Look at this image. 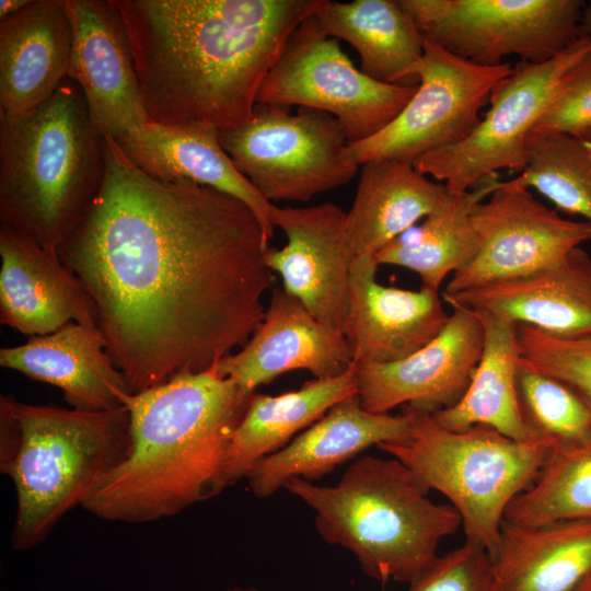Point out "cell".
Returning <instances> with one entry per match:
<instances>
[{
    "mask_svg": "<svg viewBox=\"0 0 591 591\" xmlns=\"http://www.w3.org/2000/svg\"><path fill=\"white\" fill-rule=\"evenodd\" d=\"M104 151L101 189L57 254L92 299L106 350L136 394L205 371L250 340L274 283L270 242L239 199L150 176L113 137Z\"/></svg>",
    "mask_w": 591,
    "mask_h": 591,
    "instance_id": "6da1fadb",
    "label": "cell"
},
{
    "mask_svg": "<svg viewBox=\"0 0 591 591\" xmlns=\"http://www.w3.org/2000/svg\"><path fill=\"white\" fill-rule=\"evenodd\" d=\"M129 37L143 106L164 126L250 120L291 33L326 0H112Z\"/></svg>",
    "mask_w": 591,
    "mask_h": 591,
    "instance_id": "7a4b0ae2",
    "label": "cell"
},
{
    "mask_svg": "<svg viewBox=\"0 0 591 591\" xmlns=\"http://www.w3.org/2000/svg\"><path fill=\"white\" fill-rule=\"evenodd\" d=\"M218 363L126 395L131 453L84 510L106 521L146 523L217 496L231 437L254 394L222 376Z\"/></svg>",
    "mask_w": 591,
    "mask_h": 591,
    "instance_id": "3957f363",
    "label": "cell"
},
{
    "mask_svg": "<svg viewBox=\"0 0 591 591\" xmlns=\"http://www.w3.org/2000/svg\"><path fill=\"white\" fill-rule=\"evenodd\" d=\"M126 406L85 412L0 397V470L16 491L15 551L42 544L131 453Z\"/></svg>",
    "mask_w": 591,
    "mask_h": 591,
    "instance_id": "277c9868",
    "label": "cell"
},
{
    "mask_svg": "<svg viewBox=\"0 0 591 591\" xmlns=\"http://www.w3.org/2000/svg\"><path fill=\"white\" fill-rule=\"evenodd\" d=\"M104 174V136L71 79L33 112L0 116V225L57 252L85 218Z\"/></svg>",
    "mask_w": 591,
    "mask_h": 591,
    "instance_id": "5b68a950",
    "label": "cell"
},
{
    "mask_svg": "<svg viewBox=\"0 0 591 591\" xmlns=\"http://www.w3.org/2000/svg\"><path fill=\"white\" fill-rule=\"evenodd\" d=\"M283 488L315 512L327 543L348 549L362 572L382 583L412 582L438 556L441 540L462 525L455 508L430 501L395 457L361 456L335 486L292 478Z\"/></svg>",
    "mask_w": 591,
    "mask_h": 591,
    "instance_id": "8992f818",
    "label": "cell"
},
{
    "mask_svg": "<svg viewBox=\"0 0 591 591\" xmlns=\"http://www.w3.org/2000/svg\"><path fill=\"white\" fill-rule=\"evenodd\" d=\"M403 413L409 440L379 449L401 461L427 494L444 495L461 517L465 541L484 547L494 560L508 506L537 478L555 444L519 442L482 425L450 430L432 414L409 406Z\"/></svg>",
    "mask_w": 591,
    "mask_h": 591,
    "instance_id": "52a82bcc",
    "label": "cell"
},
{
    "mask_svg": "<svg viewBox=\"0 0 591 591\" xmlns=\"http://www.w3.org/2000/svg\"><path fill=\"white\" fill-rule=\"evenodd\" d=\"M235 167L271 204L309 201L356 175L341 123L309 107L256 103L244 125L219 131Z\"/></svg>",
    "mask_w": 591,
    "mask_h": 591,
    "instance_id": "ba28073f",
    "label": "cell"
},
{
    "mask_svg": "<svg viewBox=\"0 0 591 591\" xmlns=\"http://www.w3.org/2000/svg\"><path fill=\"white\" fill-rule=\"evenodd\" d=\"M417 88L418 83L390 84L364 74L314 14L287 39L260 85L257 103L326 112L341 123L349 142H358L385 128Z\"/></svg>",
    "mask_w": 591,
    "mask_h": 591,
    "instance_id": "9c48e42d",
    "label": "cell"
},
{
    "mask_svg": "<svg viewBox=\"0 0 591 591\" xmlns=\"http://www.w3.org/2000/svg\"><path fill=\"white\" fill-rule=\"evenodd\" d=\"M422 36L486 67L547 61L579 37L581 0H398Z\"/></svg>",
    "mask_w": 591,
    "mask_h": 591,
    "instance_id": "30bf717a",
    "label": "cell"
},
{
    "mask_svg": "<svg viewBox=\"0 0 591 591\" xmlns=\"http://www.w3.org/2000/svg\"><path fill=\"white\" fill-rule=\"evenodd\" d=\"M589 53L591 36L579 35L547 61L519 60L491 92L490 107L476 128L462 141L424 154L415 167L452 193L470 190L502 169L522 173L529 160V135L563 77Z\"/></svg>",
    "mask_w": 591,
    "mask_h": 591,
    "instance_id": "8fae6325",
    "label": "cell"
},
{
    "mask_svg": "<svg viewBox=\"0 0 591 591\" xmlns=\"http://www.w3.org/2000/svg\"><path fill=\"white\" fill-rule=\"evenodd\" d=\"M512 70L507 62L494 67L473 63L425 38L416 92L385 128L349 142L354 161L358 165L372 160L414 164L426 153L462 141L479 124V111L494 89Z\"/></svg>",
    "mask_w": 591,
    "mask_h": 591,
    "instance_id": "7c38bea8",
    "label": "cell"
},
{
    "mask_svg": "<svg viewBox=\"0 0 591 591\" xmlns=\"http://www.w3.org/2000/svg\"><path fill=\"white\" fill-rule=\"evenodd\" d=\"M478 247L444 294L524 277L551 267L591 240V224L561 218L529 188L500 181L472 212Z\"/></svg>",
    "mask_w": 591,
    "mask_h": 591,
    "instance_id": "4fadbf2b",
    "label": "cell"
},
{
    "mask_svg": "<svg viewBox=\"0 0 591 591\" xmlns=\"http://www.w3.org/2000/svg\"><path fill=\"white\" fill-rule=\"evenodd\" d=\"M484 327L478 315L453 306L442 331L408 357L387 363H355L362 407L385 414L398 405L433 414L456 404L480 360Z\"/></svg>",
    "mask_w": 591,
    "mask_h": 591,
    "instance_id": "5bb4252c",
    "label": "cell"
},
{
    "mask_svg": "<svg viewBox=\"0 0 591 591\" xmlns=\"http://www.w3.org/2000/svg\"><path fill=\"white\" fill-rule=\"evenodd\" d=\"M271 219L285 233L287 244L267 248L266 266L279 274L282 288L298 298L313 316L343 332L355 258L346 212L332 202L274 206Z\"/></svg>",
    "mask_w": 591,
    "mask_h": 591,
    "instance_id": "9a60e30c",
    "label": "cell"
},
{
    "mask_svg": "<svg viewBox=\"0 0 591 591\" xmlns=\"http://www.w3.org/2000/svg\"><path fill=\"white\" fill-rule=\"evenodd\" d=\"M72 49L68 78L81 89L104 137L149 121L124 20L112 0H65Z\"/></svg>",
    "mask_w": 591,
    "mask_h": 591,
    "instance_id": "2e32d148",
    "label": "cell"
},
{
    "mask_svg": "<svg viewBox=\"0 0 591 591\" xmlns=\"http://www.w3.org/2000/svg\"><path fill=\"white\" fill-rule=\"evenodd\" d=\"M352 362L340 329L320 322L298 298L275 287L262 323L240 351L219 361L218 371L255 393L292 370L325 379L344 373Z\"/></svg>",
    "mask_w": 591,
    "mask_h": 591,
    "instance_id": "e0dca14e",
    "label": "cell"
},
{
    "mask_svg": "<svg viewBox=\"0 0 591 591\" xmlns=\"http://www.w3.org/2000/svg\"><path fill=\"white\" fill-rule=\"evenodd\" d=\"M378 266L374 256H356L351 264L343 333L357 364L408 357L430 343L450 316L439 291L384 286L376 280Z\"/></svg>",
    "mask_w": 591,
    "mask_h": 591,
    "instance_id": "ac0fdd59",
    "label": "cell"
},
{
    "mask_svg": "<svg viewBox=\"0 0 591 591\" xmlns=\"http://www.w3.org/2000/svg\"><path fill=\"white\" fill-rule=\"evenodd\" d=\"M0 321L28 336L74 322L99 327L96 308L57 252L0 225Z\"/></svg>",
    "mask_w": 591,
    "mask_h": 591,
    "instance_id": "d6986e66",
    "label": "cell"
},
{
    "mask_svg": "<svg viewBox=\"0 0 591 591\" xmlns=\"http://www.w3.org/2000/svg\"><path fill=\"white\" fill-rule=\"evenodd\" d=\"M408 417L364 409L357 395L334 405L282 449L260 459L247 473L248 488L267 498L292 478L316 480L372 445L405 443Z\"/></svg>",
    "mask_w": 591,
    "mask_h": 591,
    "instance_id": "ffe728a7",
    "label": "cell"
},
{
    "mask_svg": "<svg viewBox=\"0 0 591 591\" xmlns=\"http://www.w3.org/2000/svg\"><path fill=\"white\" fill-rule=\"evenodd\" d=\"M443 299L452 308L486 312L555 337L591 336V256L576 247L543 270Z\"/></svg>",
    "mask_w": 591,
    "mask_h": 591,
    "instance_id": "44dd1931",
    "label": "cell"
},
{
    "mask_svg": "<svg viewBox=\"0 0 591 591\" xmlns=\"http://www.w3.org/2000/svg\"><path fill=\"white\" fill-rule=\"evenodd\" d=\"M72 25L65 0H32L0 21V116L33 112L68 78Z\"/></svg>",
    "mask_w": 591,
    "mask_h": 591,
    "instance_id": "7402d4cb",
    "label": "cell"
},
{
    "mask_svg": "<svg viewBox=\"0 0 591 591\" xmlns=\"http://www.w3.org/2000/svg\"><path fill=\"white\" fill-rule=\"evenodd\" d=\"M114 139L125 155L150 176L190 181L239 199L255 213L267 240L273 239L275 204L235 167L213 126H164L149 120Z\"/></svg>",
    "mask_w": 591,
    "mask_h": 591,
    "instance_id": "603a6c76",
    "label": "cell"
},
{
    "mask_svg": "<svg viewBox=\"0 0 591 591\" xmlns=\"http://www.w3.org/2000/svg\"><path fill=\"white\" fill-rule=\"evenodd\" d=\"M0 366L60 389L78 410L117 408L131 394L100 328L74 322L23 345L1 348Z\"/></svg>",
    "mask_w": 591,
    "mask_h": 591,
    "instance_id": "cb8c5ba5",
    "label": "cell"
},
{
    "mask_svg": "<svg viewBox=\"0 0 591 591\" xmlns=\"http://www.w3.org/2000/svg\"><path fill=\"white\" fill-rule=\"evenodd\" d=\"M357 394L354 362L337 376L309 380L296 391L276 396L254 393L231 437L217 495L245 477L260 459L287 445L334 405Z\"/></svg>",
    "mask_w": 591,
    "mask_h": 591,
    "instance_id": "d4e9b609",
    "label": "cell"
},
{
    "mask_svg": "<svg viewBox=\"0 0 591 591\" xmlns=\"http://www.w3.org/2000/svg\"><path fill=\"white\" fill-rule=\"evenodd\" d=\"M495 591H576L591 571V518L502 522Z\"/></svg>",
    "mask_w": 591,
    "mask_h": 591,
    "instance_id": "484cf974",
    "label": "cell"
},
{
    "mask_svg": "<svg viewBox=\"0 0 591 591\" xmlns=\"http://www.w3.org/2000/svg\"><path fill=\"white\" fill-rule=\"evenodd\" d=\"M361 166L346 228L354 256H374L428 216L447 187L413 163L372 160Z\"/></svg>",
    "mask_w": 591,
    "mask_h": 591,
    "instance_id": "4316f807",
    "label": "cell"
},
{
    "mask_svg": "<svg viewBox=\"0 0 591 591\" xmlns=\"http://www.w3.org/2000/svg\"><path fill=\"white\" fill-rule=\"evenodd\" d=\"M474 312L484 327L480 360L461 399L433 413L434 420L454 431L482 425L519 442L541 440L525 422L519 402L518 325L486 312Z\"/></svg>",
    "mask_w": 591,
    "mask_h": 591,
    "instance_id": "83f0119b",
    "label": "cell"
},
{
    "mask_svg": "<svg viewBox=\"0 0 591 591\" xmlns=\"http://www.w3.org/2000/svg\"><path fill=\"white\" fill-rule=\"evenodd\" d=\"M316 16L328 36L358 51L360 70L368 77L390 84L416 78L425 38L398 1L326 0Z\"/></svg>",
    "mask_w": 591,
    "mask_h": 591,
    "instance_id": "f1b7e54d",
    "label": "cell"
},
{
    "mask_svg": "<svg viewBox=\"0 0 591 591\" xmlns=\"http://www.w3.org/2000/svg\"><path fill=\"white\" fill-rule=\"evenodd\" d=\"M499 182L495 174L463 193L445 189L421 224L379 251L375 262L409 269L419 275L424 287L439 291L447 276L462 268L476 253L478 240L472 212Z\"/></svg>",
    "mask_w": 591,
    "mask_h": 591,
    "instance_id": "f546056e",
    "label": "cell"
},
{
    "mask_svg": "<svg viewBox=\"0 0 591 591\" xmlns=\"http://www.w3.org/2000/svg\"><path fill=\"white\" fill-rule=\"evenodd\" d=\"M590 518L591 440L555 448L537 478L505 513V521L520 525Z\"/></svg>",
    "mask_w": 591,
    "mask_h": 591,
    "instance_id": "4dcf8cb0",
    "label": "cell"
},
{
    "mask_svg": "<svg viewBox=\"0 0 591 591\" xmlns=\"http://www.w3.org/2000/svg\"><path fill=\"white\" fill-rule=\"evenodd\" d=\"M529 160L513 185L534 188L557 209L580 215L591 224V148L583 139L531 132Z\"/></svg>",
    "mask_w": 591,
    "mask_h": 591,
    "instance_id": "1f68e13d",
    "label": "cell"
},
{
    "mask_svg": "<svg viewBox=\"0 0 591 591\" xmlns=\"http://www.w3.org/2000/svg\"><path fill=\"white\" fill-rule=\"evenodd\" d=\"M517 389L524 420L540 439L552 441L556 448L591 440V407L568 384L520 358Z\"/></svg>",
    "mask_w": 591,
    "mask_h": 591,
    "instance_id": "d6a6232c",
    "label": "cell"
},
{
    "mask_svg": "<svg viewBox=\"0 0 591 591\" xmlns=\"http://www.w3.org/2000/svg\"><path fill=\"white\" fill-rule=\"evenodd\" d=\"M517 333L522 361L568 384L591 407V336L560 338L524 324Z\"/></svg>",
    "mask_w": 591,
    "mask_h": 591,
    "instance_id": "836d02e7",
    "label": "cell"
},
{
    "mask_svg": "<svg viewBox=\"0 0 591 591\" xmlns=\"http://www.w3.org/2000/svg\"><path fill=\"white\" fill-rule=\"evenodd\" d=\"M407 591H495L494 563L484 547L465 541L437 556Z\"/></svg>",
    "mask_w": 591,
    "mask_h": 591,
    "instance_id": "e575fe53",
    "label": "cell"
},
{
    "mask_svg": "<svg viewBox=\"0 0 591 591\" xmlns=\"http://www.w3.org/2000/svg\"><path fill=\"white\" fill-rule=\"evenodd\" d=\"M591 131V53L569 69L531 132L582 139Z\"/></svg>",
    "mask_w": 591,
    "mask_h": 591,
    "instance_id": "d590c367",
    "label": "cell"
},
{
    "mask_svg": "<svg viewBox=\"0 0 591 591\" xmlns=\"http://www.w3.org/2000/svg\"><path fill=\"white\" fill-rule=\"evenodd\" d=\"M32 0H1L0 21L16 14L31 3Z\"/></svg>",
    "mask_w": 591,
    "mask_h": 591,
    "instance_id": "8d00e7d4",
    "label": "cell"
},
{
    "mask_svg": "<svg viewBox=\"0 0 591 591\" xmlns=\"http://www.w3.org/2000/svg\"><path fill=\"white\" fill-rule=\"evenodd\" d=\"M579 35L591 36V1L586 3L582 10L579 24Z\"/></svg>",
    "mask_w": 591,
    "mask_h": 591,
    "instance_id": "74e56055",
    "label": "cell"
},
{
    "mask_svg": "<svg viewBox=\"0 0 591 591\" xmlns=\"http://www.w3.org/2000/svg\"><path fill=\"white\" fill-rule=\"evenodd\" d=\"M576 591H591V571Z\"/></svg>",
    "mask_w": 591,
    "mask_h": 591,
    "instance_id": "f35d334b",
    "label": "cell"
},
{
    "mask_svg": "<svg viewBox=\"0 0 591 591\" xmlns=\"http://www.w3.org/2000/svg\"><path fill=\"white\" fill-rule=\"evenodd\" d=\"M225 591H259V590H257L255 588H240V587H237V588L228 589Z\"/></svg>",
    "mask_w": 591,
    "mask_h": 591,
    "instance_id": "ab89813d",
    "label": "cell"
},
{
    "mask_svg": "<svg viewBox=\"0 0 591 591\" xmlns=\"http://www.w3.org/2000/svg\"><path fill=\"white\" fill-rule=\"evenodd\" d=\"M582 139L591 148V131H589Z\"/></svg>",
    "mask_w": 591,
    "mask_h": 591,
    "instance_id": "60d3db41",
    "label": "cell"
}]
</instances>
